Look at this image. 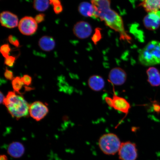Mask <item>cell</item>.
Segmentation results:
<instances>
[{"instance_id":"4dcf8cb0","label":"cell","mask_w":160,"mask_h":160,"mask_svg":"<svg viewBox=\"0 0 160 160\" xmlns=\"http://www.w3.org/2000/svg\"><path fill=\"white\" fill-rule=\"evenodd\" d=\"M0 160H8L7 156L5 155H1L0 157Z\"/></svg>"},{"instance_id":"8fae6325","label":"cell","mask_w":160,"mask_h":160,"mask_svg":"<svg viewBox=\"0 0 160 160\" xmlns=\"http://www.w3.org/2000/svg\"><path fill=\"white\" fill-rule=\"evenodd\" d=\"M143 23L148 29L154 31L160 27V11L148 13L143 19Z\"/></svg>"},{"instance_id":"7a4b0ae2","label":"cell","mask_w":160,"mask_h":160,"mask_svg":"<svg viewBox=\"0 0 160 160\" xmlns=\"http://www.w3.org/2000/svg\"><path fill=\"white\" fill-rule=\"evenodd\" d=\"M3 104L13 118L17 120L28 115L30 105L21 95L9 91L4 101Z\"/></svg>"},{"instance_id":"ffe728a7","label":"cell","mask_w":160,"mask_h":160,"mask_svg":"<svg viewBox=\"0 0 160 160\" xmlns=\"http://www.w3.org/2000/svg\"><path fill=\"white\" fill-rule=\"evenodd\" d=\"M12 84L14 92L19 94V95H21V93L20 92V91L24 85H25L22 81L21 78L19 77H15L12 81Z\"/></svg>"},{"instance_id":"30bf717a","label":"cell","mask_w":160,"mask_h":160,"mask_svg":"<svg viewBox=\"0 0 160 160\" xmlns=\"http://www.w3.org/2000/svg\"><path fill=\"white\" fill-rule=\"evenodd\" d=\"M92 29L91 25L87 22H78L74 26L73 33L79 39L87 38L91 35Z\"/></svg>"},{"instance_id":"3957f363","label":"cell","mask_w":160,"mask_h":160,"mask_svg":"<svg viewBox=\"0 0 160 160\" xmlns=\"http://www.w3.org/2000/svg\"><path fill=\"white\" fill-rule=\"evenodd\" d=\"M138 59L140 63L146 67L160 64V42H150L140 51Z\"/></svg>"},{"instance_id":"e0dca14e","label":"cell","mask_w":160,"mask_h":160,"mask_svg":"<svg viewBox=\"0 0 160 160\" xmlns=\"http://www.w3.org/2000/svg\"><path fill=\"white\" fill-rule=\"evenodd\" d=\"M78 11L84 17L95 18V9L92 3L88 2H82L79 6Z\"/></svg>"},{"instance_id":"83f0119b","label":"cell","mask_w":160,"mask_h":160,"mask_svg":"<svg viewBox=\"0 0 160 160\" xmlns=\"http://www.w3.org/2000/svg\"><path fill=\"white\" fill-rule=\"evenodd\" d=\"M53 10L56 14H59L63 11L62 6L61 5L55 6V7H54Z\"/></svg>"},{"instance_id":"2e32d148","label":"cell","mask_w":160,"mask_h":160,"mask_svg":"<svg viewBox=\"0 0 160 160\" xmlns=\"http://www.w3.org/2000/svg\"><path fill=\"white\" fill-rule=\"evenodd\" d=\"M55 41L52 37L45 36L39 41V46L41 49L46 52H50L55 48Z\"/></svg>"},{"instance_id":"d6986e66","label":"cell","mask_w":160,"mask_h":160,"mask_svg":"<svg viewBox=\"0 0 160 160\" xmlns=\"http://www.w3.org/2000/svg\"><path fill=\"white\" fill-rule=\"evenodd\" d=\"M49 0H34L33 6L37 11L44 12L49 7Z\"/></svg>"},{"instance_id":"6da1fadb","label":"cell","mask_w":160,"mask_h":160,"mask_svg":"<svg viewBox=\"0 0 160 160\" xmlns=\"http://www.w3.org/2000/svg\"><path fill=\"white\" fill-rule=\"evenodd\" d=\"M95 9L96 18L105 22L106 25L119 34L120 38L130 43L131 38L126 31L122 18L111 8V0L91 1Z\"/></svg>"},{"instance_id":"5b68a950","label":"cell","mask_w":160,"mask_h":160,"mask_svg":"<svg viewBox=\"0 0 160 160\" xmlns=\"http://www.w3.org/2000/svg\"><path fill=\"white\" fill-rule=\"evenodd\" d=\"M105 101L109 107L127 115L131 108V105L124 98L114 94L112 98L106 97Z\"/></svg>"},{"instance_id":"9c48e42d","label":"cell","mask_w":160,"mask_h":160,"mask_svg":"<svg viewBox=\"0 0 160 160\" xmlns=\"http://www.w3.org/2000/svg\"><path fill=\"white\" fill-rule=\"evenodd\" d=\"M109 81L113 85L119 86L123 85L127 81V73L121 68H113L110 71L108 76Z\"/></svg>"},{"instance_id":"4fadbf2b","label":"cell","mask_w":160,"mask_h":160,"mask_svg":"<svg viewBox=\"0 0 160 160\" xmlns=\"http://www.w3.org/2000/svg\"><path fill=\"white\" fill-rule=\"evenodd\" d=\"M25 152L24 146L18 142H14L10 143L7 149L8 154L15 158H19L22 157Z\"/></svg>"},{"instance_id":"8992f818","label":"cell","mask_w":160,"mask_h":160,"mask_svg":"<svg viewBox=\"0 0 160 160\" xmlns=\"http://www.w3.org/2000/svg\"><path fill=\"white\" fill-rule=\"evenodd\" d=\"M118 154L121 160H136L138 157L136 145L129 141L122 143Z\"/></svg>"},{"instance_id":"1f68e13d","label":"cell","mask_w":160,"mask_h":160,"mask_svg":"<svg viewBox=\"0 0 160 160\" xmlns=\"http://www.w3.org/2000/svg\"><path fill=\"white\" fill-rule=\"evenodd\" d=\"M98 0H91V1H98Z\"/></svg>"},{"instance_id":"f546056e","label":"cell","mask_w":160,"mask_h":160,"mask_svg":"<svg viewBox=\"0 0 160 160\" xmlns=\"http://www.w3.org/2000/svg\"><path fill=\"white\" fill-rule=\"evenodd\" d=\"M0 98H1V99H0V102H1V104L3 103V104L4 101L5 97L3 94V93H2V92H1V94H0Z\"/></svg>"},{"instance_id":"277c9868","label":"cell","mask_w":160,"mask_h":160,"mask_svg":"<svg viewBox=\"0 0 160 160\" xmlns=\"http://www.w3.org/2000/svg\"><path fill=\"white\" fill-rule=\"evenodd\" d=\"M121 144L119 138L115 134H105L100 137L99 146L105 154L114 155L118 152Z\"/></svg>"},{"instance_id":"f1b7e54d","label":"cell","mask_w":160,"mask_h":160,"mask_svg":"<svg viewBox=\"0 0 160 160\" xmlns=\"http://www.w3.org/2000/svg\"><path fill=\"white\" fill-rule=\"evenodd\" d=\"M49 1L50 4L53 5L54 7L61 5V2L60 0H49Z\"/></svg>"},{"instance_id":"44dd1931","label":"cell","mask_w":160,"mask_h":160,"mask_svg":"<svg viewBox=\"0 0 160 160\" xmlns=\"http://www.w3.org/2000/svg\"><path fill=\"white\" fill-rule=\"evenodd\" d=\"M11 51V48L8 44H5L2 45L0 50L2 55L5 58L9 56V53Z\"/></svg>"},{"instance_id":"484cf974","label":"cell","mask_w":160,"mask_h":160,"mask_svg":"<svg viewBox=\"0 0 160 160\" xmlns=\"http://www.w3.org/2000/svg\"><path fill=\"white\" fill-rule=\"evenodd\" d=\"M45 15L43 13H39L36 16L35 20L38 23L42 22L45 21Z\"/></svg>"},{"instance_id":"5bb4252c","label":"cell","mask_w":160,"mask_h":160,"mask_svg":"<svg viewBox=\"0 0 160 160\" xmlns=\"http://www.w3.org/2000/svg\"><path fill=\"white\" fill-rule=\"evenodd\" d=\"M88 84L90 88L93 91L99 92L104 88L105 82L104 79L101 76L93 75L89 77Z\"/></svg>"},{"instance_id":"cb8c5ba5","label":"cell","mask_w":160,"mask_h":160,"mask_svg":"<svg viewBox=\"0 0 160 160\" xmlns=\"http://www.w3.org/2000/svg\"><path fill=\"white\" fill-rule=\"evenodd\" d=\"M21 78L24 85L27 87H28L31 84L32 78L31 76L28 75H25L23 76V77Z\"/></svg>"},{"instance_id":"4316f807","label":"cell","mask_w":160,"mask_h":160,"mask_svg":"<svg viewBox=\"0 0 160 160\" xmlns=\"http://www.w3.org/2000/svg\"><path fill=\"white\" fill-rule=\"evenodd\" d=\"M101 34L100 33L99 30L98 29L97 30V31L96 32L95 34L94 35L93 38V40L94 42H97L98 41H99V40L101 39Z\"/></svg>"},{"instance_id":"603a6c76","label":"cell","mask_w":160,"mask_h":160,"mask_svg":"<svg viewBox=\"0 0 160 160\" xmlns=\"http://www.w3.org/2000/svg\"><path fill=\"white\" fill-rule=\"evenodd\" d=\"M8 39L10 43L11 44L16 47H19L20 46V43L18 39L15 36L12 35H10Z\"/></svg>"},{"instance_id":"52a82bcc","label":"cell","mask_w":160,"mask_h":160,"mask_svg":"<svg viewBox=\"0 0 160 160\" xmlns=\"http://www.w3.org/2000/svg\"><path fill=\"white\" fill-rule=\"evenodd\" d=\"M49 111L47 106L41 101L34 102L29 106V115L37 121H39L43 119L47 115Z\"/></svg>"},{"instance_id":"ba28073f","label":"cell","mask_w":160,"mask_h":160,"mask_svg":"<svg viewBox=\"0 0 160 160\" xmlns=\"http://www.w3.org/2000/svg\"><path fill=\"white\" fill-rule=\"evenodd\" d=\"M19 31L23 35H32L37 32L38 25L35 19L31 17H25L22 18L19 23Z\"/></svg>"},{"instance_id":"d4e9b609","label":"cell","mask_w":160,"mask_h":160,"mask_svg":"<svg viewBox=\"0 0 160 160\" xmlns=\"http://www.w3.org/2000/svg\"><path fill=\"white\" fill-rule=\"evenodd\" d=\"M4 76L8 80H13L14 78H13V72L7 68L6 69L4 73Z\"/></svg>"},{"instance_id":"ac0fdd59","label":"cell","mask_w":160,"mask_h":160,"mask_svg":"<svg viewBox=\"0 0 160 160\" xmlns=\"http://www.w3.org/2000/svg\"><path fill=\"white\" fill-rule=\"evenodd\" d=\"M139 5L148 13L157 12L160 9V0H142Z\"/></svg>"},{"instance_id":"7402d4cb","label":"cell","mask_w":160,"mask_h":160,"mask_svg":"<svg viewBox=\"0 0 160 160\" xmlns=\"http://www.w3.org/2000/svg\"><path fill=\"white\" fill-rule=\"evenodd\" d=\"M16 60L15 57L9 56L8 57L5 58L4 63L6 65L10 67H12L14 65Z\"/></svg>"},{"instance_id":"7c38bea8","label":"cell","mask_w":160,"mask_h":160,"mask_svg":"<svg viewBox=\"0 0 160 160\" xmlns=\"http://www.w3.org/2000/svg\"><path fill=\"white\" fill-rule=\"evenodd\" d=\"M1 24L8 28H13L18 24V18L17 15L9 11H3L1 14Z\"/></svg>"},{"instance_id":"9a60e30c","label":"cell","mask_w":160,"mask_h":160,"mask_svg":"<svg viewBox=\"0 0 160 160\" xmlns=\"http://www.w3.org/2000/svg\"><path fill=\"white\" fill-rule=\"evenodd\" d=\"M148 81L152 86L158 87L160 85V73L158 70L153 67L147 70Z\"/></svg>"}]
</instances>
